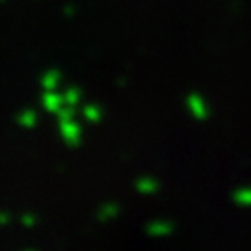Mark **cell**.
Segmentation results:
<instances>
[{
    "instance_id": "obj_1",
    "label": "cell",
    "mask_w": 251,
    "mask_h": 251,
    "mask_svg": "<svg viewBox=\"0 0 251 251\" xmlns=\"http://www.w3.org/2000/svg\"><path fill=\"white\" fill-rule=\"evenodd\" d=\"M62 136L69 144V147H76L80 144V126L71 121H62Z\"/></svg>"
},
{
    "instance_id": "obj_8",
    "label": "cell",
    "mask_w": 251,
    "mask_h": 251,
    "mask_svg": "<svg viewBox=\"0 0 251 251\" xmlns=\"http://www.w3.org/2000/svg\"><path fill=\"white\" fill-rule=\"evenodd\" d=\"M60 117H62V121H71L73 110H71V108H67V110H62V114H60Z\"/></svg>"
},
{
    "instance_id": "obj_6",
    "label": "cell",
    "mask_w": 251,
    "mask_h": 251,
    "mask_svg": "<svg viewBox=\"0 0 251 251\" xmlns=\"http://www.w3.org/2000/svg\"><path fill=\"white\" fill-rule=\"evenodd\" d=\"M84 114H86V117H88V119H93V121H97V119H99V112H97L95 108H91V106L86 108V110H84Z\"/></svg>"
},
{
    "instance_id": "obj_3",
    "label": "cell",
    "mask_w": 251,
    "mask_h": 251,
    "mask_svg": "<svg viewBox=\"0 0 251 251\" xmlns=\"http://www.w3.org/2000/svg\"><path fill=\"white\" fill-rule=\"evenodd\" d=\"M21 224L25 225V227H34V225L37 224L36 214H32V212H26V214H23V218H21Z\"/></svg>"
},
{
    "instance_id": "obj_9",
    "label": "cell",
    "mask_w": 251,
    "mask_h": 251,
    "mask_svg": "<svg viewBox=\"0 0 251 251\" xmlns=\"http://www.w3.org/2000/svg\"><path fill=\"white\" fill-rule=\"evenodd\" d=\"M28 251H32V250H28Z\"/></svg>"
},
{
    "instance_id": "obj_2",
    "label": "cell",
    "mask_w": 251,
    "mask_h": 251,
    "mask_svg": "<svg viewBox=\"0 0 251 251\" xmlns=\"http://www.w3.org/2000/svg\"><path fill=\"white\" fill-rule=\"evenodd\" d=\"M117 214V205L116 203H106V205H102L99 208V212H97V218H99L100 222H104L108 218H112V216Z\"/></svg>"
},
{
    "instance_id": "obj_4",
    "label": "cell",
    "mask_w": 251,
    "mask_h": 251,
    "mask_svg": "<svg viewBox=\"0 0 251 251\" xmlns=\"http://www.w3.org/2000/svg\"><path fill=\"white\" fill-rule=\"evenodd\" d=\"M45 104H47V108H50V110H58V106H60V97L50 95V97L45 99Z\"/></svg>"
},
{
    "instance_id": "obj_5",
    "label": "cell",
    "mask_w": 251,
    "mask_h": 251,
    "mask_svg": "<svg viewBox=\"0 0 251 251\" xmlns=\"http://www.w3.org/2000/svg\"><path fill=\"white\" fill-rule=\"evenodd\" d=\"M21 123L25 126H32L34 123H36V117H34V114H30V112H26L25 116L21 117Z\"/></svg>"
},
{
    "instance_id": "obj_7",
    "label": "cell",
    "mask_w": 251,
    "mask_h": 251,
    "mask_svg": "<svg viewBox=\"0 0 251 251\" xmlns=\"http://www.w3.org/2000/svg\"><path fill=\"white\" fill-rule=\"evenodd\" d=\"M11 222V216L8 212H4V210H0V225H8Z\"/></svg>"
}]
</instances>
